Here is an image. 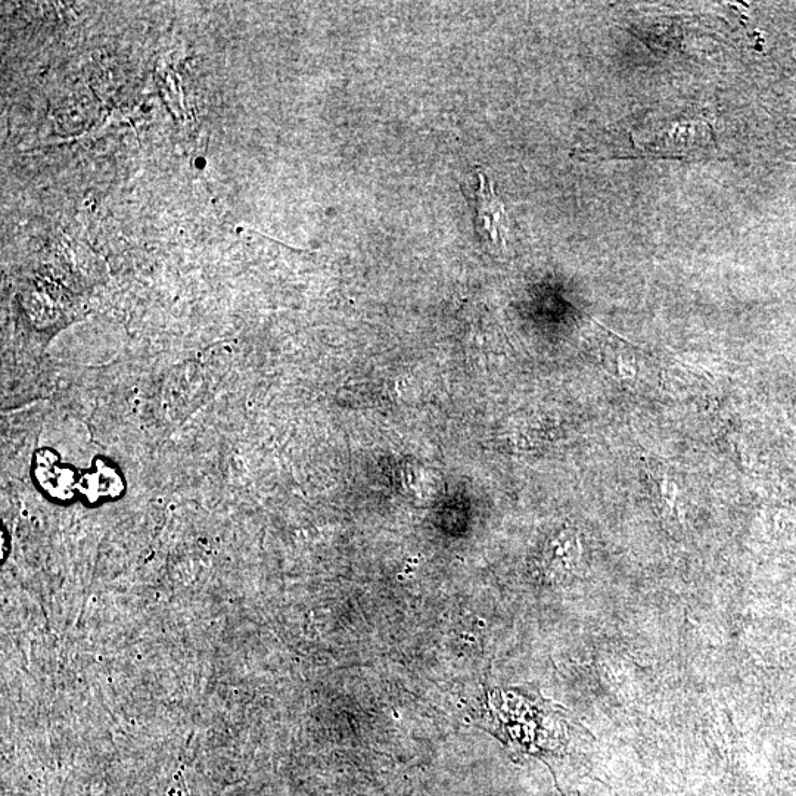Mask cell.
Listing matches in <instances>:
<instances>
[{
	"mask_svg": "<svg viewBox=\"0 0 796 796\" xmlns=\"http://www.w3.org/2000/svg\"><path fill=\"white\" fill-rule=\"evenodd\" d=\"M478 189L471 201L475 208V229L484 241L496 247H505L508 216L502 199L494 192V185L483 173L477 171Z\"/></svg>",
	"mask_w": 796,
	"mask_h": 796,
	"instance_id": "cell-1",
	"label": "cell"
}]
</instances>
